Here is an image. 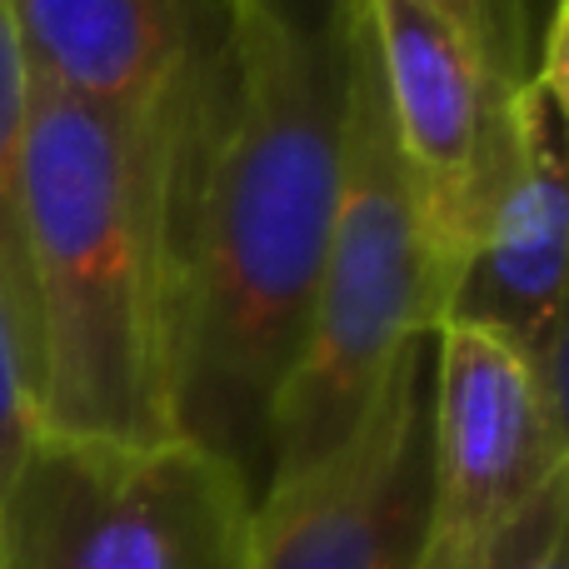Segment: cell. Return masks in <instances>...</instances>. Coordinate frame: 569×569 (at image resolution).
I'll use <instances>...</instances> for the list:
<instances>
[{"instance_id":"6da1fadb","label":"cell","mask_w":569,"mask_h":569,"mask_svg":"<svg viewBox=\"0 0 569 569\" xmlns=\"http://www.w3.org/2000/svg\"><path fill=\"white\" fill-rule=\"evenodd\" d=\"M335 0H226L186 100L170 186L176 435L266 490L340 186Z\"/></svg>"},{"instance_id":"7a4b0ae2","label":"cell","mask_w":569,"mask_h":569,"mask_svg":"<svg viewBox=\"0 0 569 569\" xmlns=\"http://www.w3.org/2000/svg\"><path fill=\"white\" fill-rule=\"evenodd\" d=\"M196 80L156 116H120L30 76L20 220L36 295L40 435L180 440L170 365V186Z\"/></svg>"},{"instance_id":"3957f363","label":"cell","mask_w":569,"mask_h":569,"mask_svg":"<svg viewBox=\"0 0 569 569\" xmlns=\"http://www.w3.org/2000/svg\"><path fill=\"white\" fill-rule=\"evenodd\" d=\"M335 16L345 56L340 186L310 335L270 430L266 485L310 470L350 440L380 400L395 360L440 330L450 300L420 216V190L385 110L365 0H335Z\"/></svg>"},{"instance_id":"277c9868","label":"cell","mask_w":569,"mask_h":569,"mask_svg":"<svg viewBox=\"0 0 569 569\" xmlns=\"http://www.w3.org/2000/svg\"><path fill=\"white\" fill-rule=\"evenodd\" d=\"M256 490L190 440L36 435L0 490V569H250Z\"/></svg>"},{"instance_id":"5b68a950","label":"cell","mask_w":569,"mask_h":569,"mask_svg":"<svg viewBox=\"0 0 569 569\" xmlns=\"http://www.w3.org/2000/svg\"><path fill=\"white\" fill-rule=\"evenodd\" d=\"M569 470L520 350L470 325L430 335V505L420 569H490L505 535Z\"/></svg>"},{"instance_id":"8992f818","label":"cell","mask_w":569,"mask_h":569,"mask_svg":"<svg viewBox=\"0 0 569 569\" xmlns=\"http://www.w3.org/2000/svg\"><path fill=\"white\" fill-rule=\"evenodd\" d=\"M425 505L430 340H415L350 440L260 490L250 569H420Z\"/></svg>"},{"instance_id":"52a82bcc","label":"cell","mask_w":569,"mask_h":569,"mask_svg":"<svg viewBox=\"0 0 569 569\" xmlns=\"http://www.w3.org/2000/svg\"><path fill=\"white\" fill-rule=\"evenodd\" d=\"M565 20L535 36V70L505 106L500 166L440 325L525 345L565 315L569 176H565Z\"/></svg>"},{"instance_id":"ba28073f","label":"cell","mask_w":569,"mask_h":569,"mask_svg":"<svg viewBox=\"0 0 569 569\" xmlns=\"http://www.w3.org/2000/svg\"><path fill=\"white\" fill-rule=\"evenodd\" d=\"M365 20L380 60L385 110L420 190L435 260L445 284H455L500 166L510 100L495 96L475 50L430 0H365Z\"/></svg>"},{"instance_id":"9c48e42d","label":"cell","mask_w":569,"mask_h":569,"mask_svg":"<svg viewBox=\"0 0 569 569\" xmlns=\"http://www.w3.org/2000/svg\"><path fill=\"white\" fill-rule=\"evenodd\" d=\"M36 80L120 116H156L226 36V0H10Z\"/></svg>"},{"instance_id":"30bf717a","label":"cell","mask_w":569,"mask_h":569,"mask_svg":"<svg viewBox=\"0 0 569 569\" xmlns=\"http://www.w3.org/2000/svg\"><path fill=\"white\" fill-rule=\"evenodd\" d=\"M26 90L30 66L16 30V10L0 0V295L20 330L36 385V295H30L26 266V220H20V146H26Z\"/></svg>"},{"instance_id":"8fae6325","label":"cell","mask_w":569,"mask_h":569,"mask_svg":"<svg viewBox=\"0 0 569 569\" xmlns=\"http://www.w3.org/2000/svg\"><path fill=\"white\" fill-rule=\"evenodd\" d=\"M475 50L495 96L510 100L535 70V30L525 0H430Z\"/></svg>"},{"instance_id":"7c38bea8","label":"cell","mask_w":569,"mask_h":569,"mask_svg":"<svg viewBox=\"0 0 569 569\" xmlns=\"http://www.w3.org/2000/svg\"><path fill=\"white\" fill-rule=\"evenodd\" d=\"M40 435L36 420V385H30V360L20 330L10 320V305L0 295V490L10 485L26 445Z\"/></svg>"},{"instance_id":"4fadbf2b","label":"cell","mask_w":569,"mask_h":569,"mask_svg":"<svg viewBox=\"0 0 569 569\" xmlns=\"http://www.w3.org/2000/svg\"><path fill=\"white\" fill-rule=\"evenodd\" d=\"M565 540H569V470L555 475L540 490V500L520 515V525L505 535L490 569H569Z\"/></svg>"},{"instance_id":"5bb4252c","label":"cell","mask_w":569,"mask_h":569,"mask_svg":"<svg viewBox=\"0 0 569 569\" xmlns=\"http://www.w3.org/2000/svg\"><path fill=\"white\" fill-rule=\"evenodd\" d=\"M550 16H565V0H550Z\"/></svg>"}]
</instances>
